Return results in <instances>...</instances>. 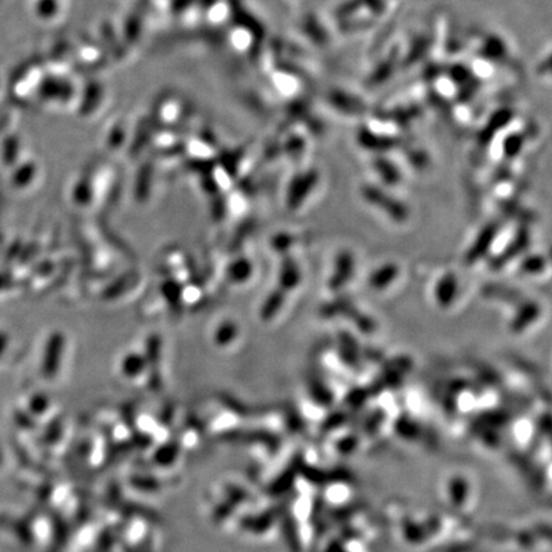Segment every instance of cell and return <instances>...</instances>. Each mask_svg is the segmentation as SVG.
Masks as SVG:
<instances>
[{
    "instance_id": "obj_1",
    "label": "cell",
    "mask_w": 552,
    "mask_h": 552,
    "mask_svg": "<svg viewBox=\"0 0 552 552\" xmlns=\"http://www.w3.org/2000/svg\"><path fill=\"white\" fill-rule=\"evenodd\" d=\"M456 290H458V283H456L454 275L453 274L444 275L438 281L436 289H435V295H436V299L439 304L444 307L452 304L455 299Z\"/></svg>"
},
{
    "instance_id": "obj_2",
    "label": "cell",
    "mask_w": 552,
    "mask_h": 552,
    "mask_svg": "<svg viewBox=\"0 0 552 552\" xmlns=\"http://www.w3.org/2000/svg\"><path fill=\"white\" fill-rule=\"evenodd\" d=\"M395 275H396V267H394L393 265L384 266L373 275L372 284L378 289H382L395 279Z\"/></svg>"
}]
</instances>
